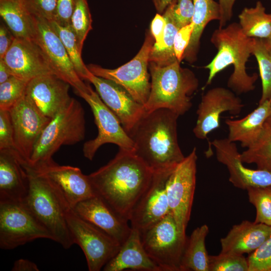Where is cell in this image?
<instances>
[{
    "instance_id": "603a6c76",
    "label": "cell",
    "mask_w": 271,
    "mask_h": 271,
    "mask_svg": "<svg viewBox=\"0 0 271 271\" xmlns=\"http://www.w3.org/2000/svg\"><path fill=\"white\" fill-rule=\"evenodd\" d=\"M15 150H0V202H23L29 191L25 164Z\"/></svg>"
},
{
    "instance_id": "8d00e7d4",
    "label": "cell",
    "mask_w": 271,
    "mask_h": 271,
    "mask_svg": "<svg viewBox=\"0 0 271 271\" xmlns=\"http://www.w3.org/2000/svg\"><path fill=\"white\" fill-rule=\"evenodd\" d=\"M29 82L14 76L0 84V109L10 110L25 95Z\"/></svg>"
},
{
    "instance_id": "5b68a950",
    "label": "cell",
    "mask_w": 271,
    "mask_h": 271,
    "mask_svg": "<svg viewBox=\"0 0 271 271\" xmlns=\"http://www.w3.org/2000/svg\"><path fill=\"white\" fill-rule=\"evenodd\" d=\"M29 180L28 194L23 201L53 237L65 249L74 242L66 215L71 208L52 183L45 176L25 165Z\"/></svg>"
},
{
    "instance_id": "4316f807",
    "label": "cell",
    "mask_w": 271,
    "mask_h": 271,
    "mask_svg": "<svg viewBox=\"0 0 271 271\" xmlns=\"http://www.w3.org/2000/svg\"><path fill=\"white\" fill-rule=\"evenodd\" d=\"M194 14L192 23L194 30L183 59L189 63L196 61L199 49L200 41L207 25L212 21L219 20L220 13L218 3L214 0H193Z\"/></svg>"
},
{
    "instance_id": "f907efd6",
    "label": "cell",
    "mask_w": 271,
    "mask_h": 271,
    "mask_svg": "<svg viewBox=\"0 0 271 271\" xmlns=\"http://www.w3.org/2000/svg\"><path fill=\"white\" fill-rule=\"evenodd\" d=\"M173 0H161L160 9L158 11L160 14L163 13L166 8Z\"/></svg>"
},
{
    "instance_id": "f6af8a7d",
    "label": "cell",
    "mask_w": 271,
    "mask_h": 271,
    "mask_svg": "<svg viewBox=\"0 0 271 271\" xmlns=\"http://www.w3.org/2000/svg\"><path fill=\"white\" fill-rule=\"evenodd\" d=\"M166 25V20L163 15L158 13L152 21L150 33L154 38V45L159 46L163 42Z\"/></svg>"
},
{
    "instance_id": "74e56055",
    "label": "cell",
    "mask_w": 271,
    "mask_h": 271,
    "mask_svg": "<svg viewBox=\"0 0 271 271\" xmlns=\"http://www.w3.org/2000/svg\"><path fill=\"white\" fill-rule=\"evenodd\" d=\"M209 271H248L247 259L243 254L220 252L209 256Z\"/></svg>"
},
{
    "instance_id": "bcb514c9",
    "label": "cell",
    "mask_w": 271,
    "mask_h": 271,
    "mask_svg": "<svg viewBox=\"0 0 271 271\" xmlns=\"http://www.w3.org/2000/svg\"><path fill=\"white\" fill-rule=\"evenodd\" d=\"M15 36L9 28L3 23L0 26V59H3L10 48Z\"/></svg>"
},
{
    "instance_id": "836d02e7",
    "label": "cell",
    "mask_w": 271,
    "mask_h": 271,
    "mask_svg": "<svg viewBox=\"0 0 271 271\" xmlns=\"http://www.w3.org/2000/svg\"><path fill=\"white\" fill-rule=\"evenodd\" d=\"M251 55L255 57L262 84L261 104L271 97V55L266 49L261 39L252 38Z\"/></svg>"
},
{
    "instance_id": "30bf717a",
    "label": "cell",
    "mask_w": 271,
    "mask_h": 271,
    "mask_svg": "<svg viewBox=\"0 0 271 271\" xmlns=\"http://www.w3.org/2000/svg\"><path fill=\"white\" fill-rule=\"evenodd\" d=\"M197 161V150L194 148L172 170L166 183L170 212L184 236H186L195 190Z\"/></svg>"
},
{
    "instance_id": "5bb4252c",
    "label": "cell",
    "mask_w": 271,
    "mask_h": 271,
    "mask_svg": "<svg viewBox=\"0 0 271 271\" xmlns=\"http://www.w3.org/2000/svg\"><path fill=\"white\" fill-rule=\"evenodd\" d=\"M176 166L153 172L149 185L129 215L128 221L132 228L142 231L170 213L166 183L169 174Z\"/></svg>"
},
{
    "instance_id": "277c9868",
    "label": "cell",
    "mask_w": 271,
    "mask_h": 271,
    "mask_svg": "<svg viewBox=\"0 0 271 271\" xmlns=\"http://www.w3.org/2000/svg\"><path fill=\"white\" fill-rule=\"evenodd\" d=\"M151 90L144 105L145 111L167 108L179 116L191 107V96L198 88L199 82L195 74L182 68L176 61L166 66L149 63Z\"/></svg>"
},
{
    "instance_id": "db71d44e",
    "label": "cell",
    "mask_w": 271,
    "mask_h": 271,
    "mask_svg": "<svg viewBox=\"0 0 271 271\" xmlns=\"http://www.w3.org/2000/svg\"><path fill=\"white\" fill-rule=\"evenodd\" d=\"M265 122L271 126V111Z\"/></svg>"
},
{
    "instance_id": "6da1fadb",
    "label": "cell",
    "mask_w": 271,
    "mask_h": 271,
    "mask_svg": "<svg viewBox=\"0 0 271 271\" xmlns=\"http://www.w3.org/2000/svg\"><path fill=\"white\" fill-rule=\"evenodd\" d=\"M153 174L133 151L119 149L107 164L88 176L96 194L128 220Z\"/></svg>"
},
{
    "instance_id": "7402d4cb",
    "label": "cell",
    "mask_w": 271,
    "mask_h": 271,
    "mask_svg": "<svg viewBox=\"0 0 271 271\" xmlns=\"http://www.w3.org/2000/svg\"><path fill=\"white\" fill-rule=\"evenodd\" d=\"M72 210L81 218L105 232L120 245L131 231L128 220L97 195L79 202Z\"/></svg>"
},
{
    "instance_id": "2e32d148",
    "label": "cell",
    "mask_w": 271,
    "mask_h": 271,
    "mask_svg": "<svg viewBox=\"0 0 271 271\" xmlns=\"http://www.w3.org/2000/svg\"><path fill=\"white\" fill-rule=\"evenodd\" d=\"M9 111L16 150L28 164L36 142L51 118L42 114L25 94Z\"/></svg>"
},
{
    "instance_id": "f5cc1de1",
    "label": "cell",
    "mask_w": 271,
    "mask_h": 271,
    "mask_svg": "<svg viewBox=\"0 0 271 271\" xmlns=\"http://www.w3.org/2000/svg\"><path fill=\"white\" fill-rule=\"evenodd\" d=\"M152 1L157 11H158L160 9L161 0H152Z\"/></svg>"
},
{
    "instance_id": "7c38bea8",
    "label": "cell",
    "mask_w": 271,
    "mask_h": 271,
    "mask_svg": "<svg viewBox=\"0 0 271 271\" xmlns=\"http://www.w3.org/2000/svg\"><path fill=\"white\" fill-rule=\"evenodd\" d=\"M79 96L90 107L98 129L97 136L84 144V156L92 160L99 148L107 143L116 145L120 149L133 152L132 141L116 116L103 102L98 93L92 88L89 92L81 93Z\"/></svg>"
},
{
    "instance_id": "d6a6232c",
    "label": "cell",
    "mask_w": 271,
    "mask_h": 271,
    "mask_svg": "<svg viewBox=\"0 0 271 271\" xmlns=\"http://www.w3.org/2000/svg\"><path fill=\"white\" fill-rule=\"evenodd\" d=\"M163 14L166 22L164 36L162 44L153 46L149 63H154L160 66H166L178 61L174 52V39L180 29L169 13L165 11Z\"/></svg>"
},
{
    "instance_id": "ab89813d",
    "label": "cell",
    "mask_w": 271,
    "mask_h": 271,
    "mask_svg": "<svg viewBox=\"0 0 271 271\" xmlns=\"http://www.w3.org/2000/svg\"><path fill=\"white\" fill-rule=\"evenodd\" d=\"M247 259L248 271H271V233Z\"/></svg>"
},
{
    "instance_id": "f35d334b",
    "label": "cell",
    "mask_w": 271,
    "mask_h": 271,
    "mask_svg": "<svg viewBox=\"0 0 271 271\" xmlns=\"http://www.w3.org/2000/svg\"><path fill=\"white\" fill-rule=\"evenodd\" d=\"M165 11L169 13L178 27L181 29L192 22L193 1L173 0Z\"/></svg>"
},
{
    "instance_id": "52a82bcc",
    "label": "cell",
    "mask_w": 271,
    "mask_h": 271,
    "mask_svg": "<svg viewBox=\"0 0 271 271\" xmlns=\"http://www.w3.org/2000/svg\"><path fill=\"white\" fill-rule=\"evenodd\" d=\"M140 233L146 253L160 271H181L188 237L180 233L170 213Z\"/></svg>"
},
{
    "instance_id": "f546056e",
    "label": "cell",
    "mask_w": 271,
    "mask_h": 271,
    "mask_svg": "<svg viewBox=\"0 0 271 271\" xmlns=\"http://www.w3.org/2000/svg\"><path fill=\"white\" fill-rule=\"evenodd\" d=\"M243 32L250 38L265 39L271 35V13H266L262 3L254 7L244 8L238 16Z\"/></svg>"
},
{
    "instance_id": "8992f818",
    "label": "cell",
    "mask_w": 271,
    "mask_h": 271,
    "mask_svg": "<svg viewBox=\"0 0 271 271\" xmlns=\"http://www.w3.org/2000/svg\"><path fill=\"white\" fill-rule=\"evenodd\" d=\"M83 107L72 98L70 103L51 118L39 136L28 165L35 168L52 162V156L64 145L83 141L85 133Z\"/></svg>"
},
{
    "instance_id": "4fadbf2b",
    "label": "cell",
    "mask_w": 271,
    "mask_h": 271,
    "mask_svg": "<svg viewBox=\"0 0 271 271\" xmlns=\"http://www.w3.org/2000/svg\"><path fill=\"white\" fill-rule=\"evenodd\" d=\"M34 18L33 39L43 52L52 73L69 83L78 96L90 91L92 88L78 76L63 44L49 22Z\"/></svg>"
},
{
    "instance_id": "d4e9b609",
    "label": "cell",
    "mask_w": 271,
    "mask_h": 271,
    "mask_svg": "<svg viewBox=\"0 0 271 271\" xmlns=\"http://www.w3.org/2000/svg\"><path fill=\"white\" fill-rule=\"evenodd\" d=\"M125 269L160 271L146 253L141 241L140 231L136 228H132L117 253L103 268L104 271Z\"/></svg>"
},
{
    "instance_id": "11a10c76",
    "label": "cell",
    "mask_w": 271,
    "mask_h": 271,
    "mask_svg": "<svg viewBox=\"0 0 271 271\" xmlns=\"http://www.w3.org/2000/svg\"><path fill=\"white\" fill-rule=\"evenodd\" d=\"M268 100H269V102L270 104L271 105V97H270V98H269V99Z\"/></svg>"
},
{
    "instance_id": "f1b7e54d",
    "label": "cell",
    "mask_w": 271,
    "mask_h": 271,
    "mask_svg": "<svg viewBox=\"0 0 271 271\" xmlns=\"http://www.w3.org/2000/svg\"><path fill=\"white\" fill-rule=\"evenodd\" d=\"M209 233L206 224L196 228L187 238L182 257L181 271H209V256L205 240Z\"/></svg>"
},
{
    "instance_id": "9a60e30c",
    "label": "cell",
    "mask_w": 271,
    "mask_h": 271,
    "mask_svg": "<svg viewBox=\"0 0 271 271\" xmlns=\"http://www.w3.org/2000/svg\"><path fill=\"white\" fill-rule=\"evenodd\" d=\"M244 106L241 100L230 90L216 87L202 95L197 110V118L193 132L200 140L220 127V115L229 112L233 115L239 114Z\"/></svg>"
},
{
    "instance_id": "44dd1931",
    "label": "cell",
    "mask_w": 271,
    "mask_h": 271,
    "mask_svg": "<svg viewBox=\"0 0 271 271\" xmlns=\"http://www.w3.org/2000/svg\"><path fill=\"white\" fill-rule=\"evenodd\" d=\"M3 59L13 76L26 81L53 73L43 52L33 39L15 37Z\"/></svg>"
},
{
    "instance_id": "e575fe53",
    "label": "cell",
    "mask_w": 271,
    "mask_h": 271,
    "mask_svg": "<svg viewBox=\"0 0 271 271\" xmlns=\"http://www.w3.org/2000/svg\"><path fill=\"white\" fill-rule=\"evenodd\" d=\"M246 191L249 202L255 208L254 222L271 226V186L250 187Z\"/></svg>"
},
{
    "instance_id": "3957f363",
    "label": "cell",
    "mask_w": 271,
    "mask_h": 271,
    "mask_svg": "<svg viewBox=\"0 0 271 271\" xmlns=\"http://www.w3.org/2000/svg\"><path fill=\"white\" fill-rule=\"evenodd\" d=\"M210 40L217 53L205 66L209 70L206 85L211 84L219 72L232 65L233 71L228 80V87L237 94L253 90L258 75L256 73L250 75L246 69V62L251 55L252 38L245 35L239 24L235 22L215 30Z\"/></svg>"
},
{
    "instance_id": "484cf974",
    "label": "cell",
    "mask_w": 271,
    "mask_h": 271,
    "mask_svg": "<svg viewBox=\"0 0 271 271\" xmlns=\"http://www.w3.org/2000/svg\"><path fill=\"white\" fill-rule=\"evenodd\" d=\"M270 111L269 100H266L241 119H226L228 139L232 142H239L242 147L247 148L258 139Z\"/></svg>"
},
{
    "instance_id": "7dc6e473",
    "label": "cell",
    "mask_w": 271,
    "mask_h": 271,
    "mask_svg": "<svg viewBox=\"0 0 271 271\" xmlns=\"http://www.w3.org/2000/svg\"><path fill=\"white\" fill-rule=\"evenodd\" d=\"M236 0H218L220 7V16L219 20V28L225 26L233 15V7Z\"/></svg>"
},
{
    "instance_id": "9c48e42d",
    "label": "cell",
    "mask_w": 271,
    "mask_h": 271,
    "mask_svg": "<svg viewBox=\"0 0 271 271\" xmlns=\"http://www.w3.org/2000/svg\"><path fill=\"white\" fill-rule=\"evenodd\" d=\"M39 238L53 240L49 230L23 202H0V247L10 250Z\"/></svg>"
},
{
    "instance_id": "d6986e66",
    "label": "cell",
    "mask_w": 271,
    "mask_h": 271,
    "mask_svg": "<svg viewBox=\"0 0 271 271\" xmlns=\"http://www.w3.org/2000/svg\"><path fill=\"white\" fill-rule=\"evenodd\" d=\"M212 145L218 161L226 167L229 181L234 187L246 190L250 187L271 186V172L245 167L234 142L228 138L217 139Z\"/></svg>"
},
{
    "instance_id": "8fae6325",
    "label": "cell",
    "mask_w": 271,
    "mask_h": 271,
    "mask_svg": "<svg viewBox=\"0 0 271 271\" xmlns=\"http://www.w3.org/2000/svg\"><path fill=\"white\" fill-rule=\"evenodd\" d=\"M68 227L74 244L85 255L89 271H99L118 251L121 245L95 225L76 214L71 209L67 213Z\"/></svg>"
},
{
    "instance_id": "4dcf8cb0",
    "label": "cell",
    "mask_w": 271,
    "mask_h": 271,
    "mask_svg": "<svg viewBox=\"0 0 271 271\" xmlns=\"http://www.w3.org/2000/svg\"><path fill=\"white\" fill-rule=\"evenodd\" d=\"M242 162L271 172V126L265 122L256 141L240 153Z\"/></svg>"
},
{
    "instance_id": "816d5d0a",
    "label": "cell",
    "mask_w": 271,
    "mask_h": 271,
    "mask_svg": "<svg viewBox=\"0 0 271 271\" xmlns=\"http://www.w3.org/2000/svg\"><path fill=\"white\" fill-rule=\"evenodd\" d=\"M262 40L266 49L271 55V35L267 38L262 39Z\"/></svg>"
},
{
    "instance_id": "ac0fdd59",
    "label": "cell",
    "mask_w": 271,
    "mask_h": 271,
    "mask_svg": "<svg viewBox=\"0 0 271 271\" xmlns=\"http://www.w3.org/2000/svg\"><path fill=\"white\" fill-rule=\"evenodd\" d=\"M70 86L53 73L42 75L29 81L25 95L42 114L51 118L71 102Z\"/></svg>"
},
{
    "instance_id": "60d3db41",
    "label": "cell",
    "mask_w": 271,
    "mask_h": 271,
    "mask_svg": "<svg viewBox=\"0 0 271 271\" xmlns=\"http://www.w3.org/2000/svg\"><path fill=\"white\" fill-rule=\"evenodd\" d=\"M58 0H24L31 14L35 18L49 22L53 21L55 17Z\"/></svg>"
},
{
    "instance_id": "7bdbcfd3",
    "label": "cell",
    "mask_w": 271,
    "mask_h": 271,
    "mask_svg": "<svg viewBox=\"0 0 271 271\" xmlns=\"http://www.w3.org/2000/svg\"><path fill=\"white\" fill-rule=\"evenodd\" d=\"M194 30V24L191 23L181 28L177 32L174 39V49L177 60L181 62L183 59Z\"/></svg>"
},
{
    "instance_id": "1f68e13d",
    "label": "cell",
    "mask_w": 271,
    "mask_h": 271,
    "mask_svg": "<svg viewBox=\"0 0 271 271\" xmlns=\"http://www.w3.org/2000/svg\"><path fill=\"white\" fill-rule=\"evenodd\" d=\"M49 23L63 44L78 76L82 80L88 81L92 73L82 60V50L71 26L63 27L54 21Z\"/></svg>"
},
{
    "instance_id": "ffe728a7",
    "label": "cell",
    "mask_w": 271,
    "mask_h": 271,
    "mask_svg": "<svg viewBox=\"0 0 271 271\" xmlns=\"http://www.w3.org/2000/svg\"><path fill=\"white\" fill-rule=\"evenodd\" d=\"M88 81L94 85L101 100L116 116L127 133L145 112L144 106L111 80L92 74Z\"/></svg>"
},
{
    "instance_id": "d590c367",
    "label": "cell",
    "mask_w": 271,
    "mask_h": 271,
    "mask_svg": "<svg viewBox=\"0 0 271 271\" xmlns=\"http://www.w3.org/2000/svg\"><path fill=\"white\" fill-rule=\"evenodd\" d=\"M92 22L87 0H76L71 18L70 26L75 34L82 50L84 41L92 29Z\"/></svg>"
},
{
    "instance_id": "ee69618b",
    "label": "cell",
    "mask_w": 271,
    "mask_h": 271,
    "mask_svg": "<svg viewBox=\"0 0 271 271\" xmlns=\"http://www.w3.org/2000/svg\"><path fill=\"white\" fill-rule=\"evenodd\" d=\"M76 2V0H58L53 21L63 27L70 26Z\"/></svg>"
},
{
    "instance_id": "681fc988",
    "label": "cell",
    "mask_w": 271,
    "mask_h": 271,
    "mask_svg": "<svg viewBox=\"0 0 271 271\" xmlns=\"http://www.w3.org/2000/svg\"><path fill=\"white\" fill-rule=\"evenodd\" d=\"M13 75L4 59H0V84L9 79Z\"/></svg>"
},
{
    "instance_id": "ba28073f",
    "label": "cell",
    "mask_w": 271,
    "mask_h": 271,
    "mask_svg": "<svg viewBox=\"0 0 271 271\" xmlns=\"http://www.w3.org/2000/svg\"><path fill=\"white\" fill-rule=\"evenodd\" d=\"M155 41L150 32L135 57L115 69H107L93 64L87 65L95 76L111 80L124 88L139 103L144 105L151 90L148 72L150 53Z\"/></svg>"
},
{
    "instance_id": "cb8c5ba5",
    "label": "cell",
    "mask_w": 271,
    "mask_h": 271,
    "mask_svg": "<svg viewBox=\"0 0 271 271\" xmlns=\"http://www.w3.org/2000/svg\"><path fill=\"white\" fill-rule=\"evenodd\" d=\"M271 233V226L243 220L233 225L220 239L221 252L238 254L251 253L257 249Z\"/></svg>"
},
{
    "instance_id": "c3c4849f",
    "label": "cell",
    "mask_w": 271,
    "mask_h": 271,
    "mask_svg": "<svg viewBox=\"0 0 271 271\" xmlns=\"http://www.w3.org/2000/svg\"><path fill=\"white\" fill-rule=\"evenodd\" d=\"M13 271H39L37 265L28 259H19L16 260L12 268Z\"/></svg>"
},
{
    "instance_id": "e0dca14e",
    "label": "cell",
    "mask_w": 271,
    "mask_h": 271,
    "mask_svg": "<svg viewBox=\"0 0 271 271\" xmlns=\"http://www.w3.org/2000/svg\"><path fill=\"white\" fill-rule=\"evenodd\" d=\"M31 168L52 183L71 209L79 202L96 195L88 175L78 167L61 166L52 161Z\"/></svg>"
},
{
    "instance_id": "b9f144b4",
    "label": "cell",
    "mask_w": 271,
    "mask_h": 271,
    "mask_svg": "<svg viewBox=\"0 0 271 271\" xmlns=\"http://www.w3.org/2000/svg\"><path fill=\"white\" fill-rule=\"evenodd\" d=\"M4 150L17 151L9 111L0 109V150Z\"/></svg>"
},
{
    "instance_id": "7a4b0ae2",
    "label": "cell",
    "mask_w": 271,
    "mask_h": 271,
    "mask_svg": "<svg viewBox=\"0 0 271 271\" xmlns=\"http://www.w3.org/2000/svg\"><path fill=\"white\" fill-rule=\"evenodd\" d=\"M179 116L167 108L145 111L127 133L134 153L153 172L174 167L185 157L178 141Z\"/></svg>"
},
{
    "instance_id": "83f0119b",
    "label": "cell",
    "mask_w": 271,
    "mask_h": 271,
    "mask_svg": "<svg viewBox=\"0 0 271 271\" xmlns=\"http://www.w3.org/2000/svg\"><path fill=\"white\" fill-rule=\"evenodd\" d=\"M0 15L15 37L33 39L35 19L24 0H0Z\"/></svg>"
}]
</instances>
